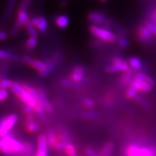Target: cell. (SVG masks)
Instances as JSON below:
<instances>
[{
    "label": "cell",
    "mask_w": 156,
    "mask_h": 156,
    "mask_svg": "<svg viewBox=\"0 0 156 156\" xmlns=\"http://www.w3.org/2000/svg\"><path fill=\"white\" fill-rule=\"evenodd\" d=\"M29 144H25L17 140L12 132L0 138V152L5 155H17L30 151Z\"/></svg>",
    "instance_id": "1"
},
{
    "label": "cell",
    "mask_w": 156,
    "mask_h": 156,
    "mask_svg": "<svg viewBox=\"0 0 156 156\" xmlns=\"http://www.w3.org/2000/svg\"><path fill=\"white\" fill-rule=\"evenodd\" d=\"M10 89L12 91V93L17 97H18L20 100L24 103L25 106L31 107L34 110L36 108V101H34V99L33 98V97L31 96L30 93H28V91L24 88L23 85H20V84L16 83V82H13Z\"/></svg>",
    "instance_id": "2"
},
{
    "label": "cell",
    "mask_w": 156,
    "mask_h": 156,
    "mask_svg": "<svg viewBox=\"0 0 156 156\" xmlns=\"http://www.w3.org/2000/svg\"><path fill=\"white\" fill-rule=\"evenodd\" d=\"M17 120L18 116L15 114L7 115L0 119V138H2L10 133Z\"/></svg>",
    "instance_id": "3"
},
{
    "label": "cell",
    "mask_w": 156,
    "mask_h": 156,
    "mask_svg": "<svg viewBox=\"0 0 156 156\" xmlns=\"http://www.w3.org/2000/svg\"><path fill=\"white\" fill-rule=\"evenodd\" d=\"M90 30L93 36L104 41L113 43L117 40L116 35L106 28L93 25L90 27Z\"/></svg>",
    "instance_id": "4"
},
{
    "label": "cell",
    "mask_w": 156,
    "mask_h": 156,
    "mask_svg": "<svg viewBox=\"0 0 156 156\" xmlns=\"http://www.w3.org/2000/svg\"><path fill=\"white\" fill-rule=\"evenodd\" d=\"M153 151L150 148H142L136 145H131L128 147L127 156H154Z\"/></svg>",
    "instance_id": "5"
},
{
    "label": "cell",
    "mask_w": 156,
    "mask_h": 156,
    "mask_svg": "<svg viewBox=\"0 0 156 156\" xmlns=\"http://www.w3.org/2000/svg\"><path fill=\"white\" fill-rule=\"evenodd\" d=\"M113 64H114L107 67V71L108 73H114L123 71L126 72V70L129 69V64H127V62H124V60L121 59V58H115Z\"/></svg>",
    "instance_id": "6"
},
{
    "label": "cell",
    "mask_w": 156,
    "mask_h": 156,
    "mask_svg": "<svg viewBox=\"0 0 156 156\" xmlns=\"http://www.w3.org/2000/svg\"><path fill=\"white\" fill-rule=\"evenodd\" d=\"M85 73V67H83V66H76L69 75V79L76 83L80 84V83L85 80V76H84Z\"/></svg>",
    "instance_id": "7"
},
{
    "label": "cell",
    "mask_w": 156,
    "mask_h": 156,
    "mask_svg": "<svg viewBox=\"0 0 156 156\" xmlns=\"http://www.w3.org/2000/svg\"><path fill=\"white\" fill-rule=\"evenodd\" d=\"M48 147L46 135L41 134L38 139V150L36 156H48Z\"/></svg>",
    "instance_id": "8"
},
{
    "label": "cell",
    "mask_w": 156,
    "mask_h": 156,
    "mask_svg": "<svg viewBox=\"0 0 156 156\" xmlns=\"http://www.w3.org/2000/svg\"><path fill=\"white\" fill-rule=\"evenodd\" d=\"M30 22L33 26L38 29L41 32L44 33L47 30L48 28V22L44 17H34L32 19L30 20Z\"/></svg>",
    "instance_id": "9"
},
{
    "label": "cell",
    "mask_w": 156,
    "mask_h": 156,
    "mask_svg": "<svg viewBox=\"0 0 156 156\" xmlns=\"http://www.w3.org/2000/svg\"><path fill=\"white\" fill-rule=\"evenodd\" d=\"M22 61L24 63L28 64L29 66H30L31 67H33L34 69H36L37 71H38L39 73L42 72L44 69L45 67H46V64L45 62L40 61V60L34 59L29 56H24L22 57Z\"/></svg>",
    "instance_id": "10"
},
{
    "label": "cell",
    "mask_w": 156,
    "mask_h": 156,
    "mask_svg": "<svg viewBox=\"0 0 156 156\" xmlns=\"http://www.w3.org/2000/svg\"><path fill=\"white\" fill-rule=\"evenodd\" d=\"M88 20L91 23H94L95 25L103 24V23L106 24L108 21H109L106 15L101 12H92L89 13Z\"/></svg>",
    "instance_id": "11"
},
{
    "label": "cell",
    "mask_w": 156,
    "mask_h": 156,
    "mask_svg": "<svg viewBox=\"0 0 156 156\" xmlns=\"http://www.w3.org/2000/svg\"><path fill=\"white\" fill-rule=\"evenodd\" d=\"M37 90H38L40 103L41 104L43 108H44V112L48 113V114L52 113V112H53V107H52L51 104L49 101H48L47 97H46V93H45L44 91H43L42 90L38 89Z\"/></svg>",
    "instance_id": "12"
},
{
    "label": "cell",
    "mask_w": 156,
    "mask_h": 156,
    "mask_svg": "<svg viewBox=\"0 0 156 156\" xmlns=\"http://www.w3.org/2000/svg\"><path fill=\"white\" fill-rule=\"evenodd\" d=\"M132 86H133L136 90L140 91H144V92H149V91L152 90L153 89V86L150 85L149 84L145 83L136 79H132Z\"/></svg>",
    "instance_id": "13"
},
{
    "label": "cell",
    "mask_w": 156,
    "mask_h": 156,
    "mask_svg": "<svg viewBox=\"0 0 156 156\" xmlns=\"http://www.w3.org/2000/svg\"><path fill=\"white\" fill-rule=\"evenodd\" d=\"M28 20H30L28 17V15L27 13V12H23V11H18L17 12V20L16 23H15V25L20 28L21 27L23 26L25 23L28 22Z\"/></svg>",
    "instance_id": "14"
},
{
    "label": "cell",
    "mask_w": 156,
    "mask_h": 156,
    "mask_svg": "<svg viewBox=\"0 0 156 156\" xmlns=\"http://www.w3.org/2000/svg\"><path fill=\"white\" fill-rule=\"evenodd\" d=\"M45 64H46V67H45L44 69L42 72H41V73H39V75H40L41 77H43L49 75L52 73V71L54 69L56 66L55 62L53 59H48Z\"/></svg>",
    "instance_id": "15"
},
{
    "label": "cell",
    "mask_w": 156,
    "mask_h": 156,
    "mask_svg": "<svg viewBox=\"0 0 156 156\" xmlns=\"http://www.w3.org/2000/svg\"><path fill=\"white\" fill-rule=\"evenodd\" d=\"M55 23L58 28H66L69 25V18L67 15H58L56 17Z\"/></svg>",
    "instance_id": "16"
},
{
    "label": "cell",
    "mask_w": 156,
    "mask_h": 156,
    "mask_svg": "<svg viewBox=\"0 0 156 156\" xmlns=\"http://www.w3.org/2000/svg\"><path fill=\"white\" fill-rule=\"evenodd\" d=\"M0 59L8 60V61H17L19 59L18 56L11 53L8 51L0 48Z\"/></svg>",
    "instance_id": "17"
},
{
    "label": "cell",
    "mask_w": 156,
    "mask_h": 156,
    "mask_svg": "<svg viewBox=\"0 0 156 156\" xmlns=\"http://www.w3.org/2000/svg\"><path fill=\"white\" fill-rule=\"evenodd\" d=\"M140 39L141 41H150L153 40V34L145 27H142L140 30Z\"/></svg>",
    "instance_id": "18"
},
{
    "label": "cell",
    "mask_w": 156,
    "mask_h": 156,
    "mask_svg": "<svg viewBox=\"0 0 156 156\" xmlns=\"http://www.w3.org/2000/svg\"><path fill=\"white\" fill-rule=\"evenodd\" d=\"M134 79H136V80H140V81H142V82H145V83L149 84L150 85H151V86H154L155 84V82L153 78L148 77L147 75H146L145 73H140L138 74H136V75L134 76Z\"/></svg>",
    "instance_id": "19"
},
{
    "label": "cell",
    "mask_w": 156,
    "mask_h": 156,
    "mask_svg": "<svg viewBox=\"0 0 156 156\" xmlns=\"http://www.w3.org/2000/svg\"><path fill=\"white\" fill-rule=\"evenodd\" d=\"M61 84L64 86L69 87V88L73 89H77V90H80L83 88L82 85L79 83H76L75 82L70 80L69 79H66V78H64V79L61 80Z\"/></svg>",
    "instance_id": "20"
},
{
    "label": "cell",
    "mask_w": 156,
    "mask_h": 156,
    "mask_svg": "<svg viewBox=\"0 0 156 156\" xmlns=\"http://www.w3.org/2000/svg\"><path fill=\"white\" fill-rule=\"evenodd\" d=\"M46 138H47L48 145L50 147L54 148L56 144L57 143L58 135H56L53 131H49L46 134Z\"/></svg>",
    "instance_id": "21"
},
{
    "label": "cell",
    "mask_w": 156,
    "mask_h": 156,
    "mask_svg": "<svg viewBox=\"0 0 156 156\" xmlns=\"http://www.w3.org/2000/svg\"><path fill=\"white\" fill-rule=\"evenodd\" d=\"M129 65H130V67L132 69L137 70L141 69L142 67V63L139 58L132 57L129 60Z\"/></svg>",
    "instance_id": "22"
},
{
    "label": "cell",
    "mask_w": 156,
    "mask_h": 156,
    "mask_svg": "<svg viewBox=\"0 0 156 156\" xmlns=\"http://www.w3.org/2000/svg\"><path fill=\"white\" fill-rule=\"evenodd\" d=\"M37 44H38V39L35 37H30L27 39L25 42V48L28 51H33L36 47Z\"/></svg>",
    "instance_id": "23"
},
{
    "label": "cell",
    "mask_w": 156,
    "mask_h": 156,
    "mask_svg": "<svg viewBox=\"0 0 156 156\" xmlns=\"http://www.w3.org/2000/svg\"><path fill=\"white\" fill-rule=\"evenodd\" d=\"M24 26L30 37H35V38L38 37V31H37L36 28L34 26L31 25L30 20H28V22L25 23Z\"/></svg>",
    "instance_id": "24"
},
{
    "label": "cell",
    "mask_w": 156,
    "mask_h": 156,
    "mask_svg": "<svg viewBox=\"0 0 156 156\" xmlns=\"http://www.w3.org/2000/svg\"><path fill=\"white\" fill-rule=\"evenodd\" d=\"M25 129H26L27 132L33 133V132H36L38 131L39 126L35 121H33V122H26Z\"/></svg>",
    "instance_id": "25"
},
{
    "label": "cell",
    "mask_w": 156,
    "mask_h": 156,
    "mask_svg": "<svg viewBox=\"0 0 156 156\" xmlns=\"http://www.w3.org/2000/svg\"><path fill=\"white\" fill-rule=\"evenodd\" d=\"M13 82L11 80L7 79V78H2L0 79V89L2 90H8L11 88Z\"/></svg>",
    "instance_id": "26"
},
{
    "label": "cell",
    "mask_w": 156,
    "mask_h": 156,
    "mask_svg": "<svg viewBox=\"0 0 156 156\" xmlns=\"http://www.w3.org/2000/svg\"><path fill=\"white\" fill-rule=\"evenodd\" d=\"M64 151H65V153L68 156H77L75 146L73 143H71V142H69L67 144Z\"/></svg>",
    "instance_id": "27"
},
{
    "label": "cell",
    "mask_w": 156,
    "mask_h": 156,
    "mask_svg": "<svg viewBox=\"0 0 156 156\" xmlns=\"http://www.w3.org/2000/svg\"><path fill=\"white\" fill-rule=\"evenodd\" d=\"M134 99L136 101V102L139 103L142 106H143L144 108H147V109H151V104H150V103H148L147 101L145 100V99H144L143 98H142L141 96H140V95H136V96L134 97Z\"/></svg>",
    "instance_id": "28"
},
{
    "label": "cell",
    "mask_w": 156,
    "mask_h": 156,
    "mask_svg": "<svg viewBox=\"0 0 156 156\" xmlns=\"http://www.w3.org/2000/svg\"><path fill=\"white\" fill-rule=\"evenodd\" d=\"M82 116L86 119H95L98 118V114L95 112H85L82 114Z\"/></svg>",
    "instance_id": "29"
},
{
    "label": "cell",
    "mask_w": 156,
    "mask_h": 156,
    "mask_svg": "<svg viewBox=\"0 0 156 156\" xmlns=\"http://www.w3.org/2000/svg\"><path fill=\"white\" fill-rule=\"evenodd\" d=\"M132 71L130 69L126 70L124 73V75H123L122 79V83L124 84V85H126V84L129 83V81L132 80Z\"/></svg>",
    "instance_id": "30"
},
{
    "label": "cell",
    "mask_w": 156,
    "mask_h": 156,
    "mask_svg": "<svg viewBox=\"0 0 156 156\" xmlns=\"http://www.w3.org/2000/svg\"><path fill=\"white\" fill-rule=\"evenodd\" d=\"M15 4H16V2H15V1L9 2L8 5H7V7H6L5 14H4V16H3L4 18H6V17H7L9 14H10V12L12 11L13 8L15 7Z\"/></svg>",
    "instance_id": "31"
},
{
    "label": "cell",
    "mask_w": 156,
    "mask_h": 156,
    "mask_svg": "<svg viewBox=\"0 0 156 156\" xmlns=\"http://www.w3.org/2000/svg\"><path fill=\"white\" fill-rule=\"evenodd\" d=\"M114 150V145L112 143H108L105 146L102 151V156H108Z\"/></svg>",
    "instance_id": "32"
},
{
    "label": "cell",
    "mask_w": 156,
    "mask_h": 156,
    "mask_svg": "<svg viewBox=\"0 0 156 156\" xmlns=\"http://www.w3.org/2000/svg\"><path fill=\"white\" fill-rule=\"evenodd\" d=\"M31 2H32L28 1V0H24V1H23L22 2L20 3V5L18 11L27 12L28 9L29 8V7H30Z\"/></svg>",
    "instance_id": "33"
},
{
    "label": "cell",
    "mask_w": 156,
    "mask_h": 156,
    "mask_svg": "<svg viewBox=\"0 0 156 156\" xmlns=\"http://www.w3.org/2000/svg\"><path fill=\"white\" fill-rule=\"evenodd\" d=\"M138 91L134 88L133 86H130L127 90V92H126V96H127L129 98H134V97L137 95Z\"/></svg>",
    "instance_id": "34"
},
{
    "label": "cell",
    "mask_w": 156,
    "mask_h": 156,
    "mask_svg": "<svg viewBox=\"0 0 156 156\" xmlns=\"http://www.w3.org/2000/svg\"><path fill=\"white\" fill-rule=\"evenodd\" d=\"M9 96V93L7 90L0 89V103H3L7 99Z\"/></svg>",
    "instance_id": "35"
},
{
    "label": "cell",
    "mask_w": 156,
    "mask_h": 156,
    "mask_svg": "<svg viewBox=\"0 0 156 156\" xmlns=\"http://www.w3.org/2000/svg\"><path fill=\"white\" fill-rule=\"evenodd\" d=\"M83 103L85 106L88 107V108H93V107H94L95 106L94 101L90 98H84L83 101Z\"/></svg>",
    "instance_id": "36"
},
{
    "label": "cell",
    "mask_w": 156,
    "mask_h": 156,
    "mask_svg": "<svg viewBox=\"0 0 156 156\" xmlns=\"http://www.w3.org/2000/svg\"><path fill=\"white\" fill-rule=\"evenodd\" d=\"M118 42H119V46L124 48L127 47L129 45V41L128 39H126V38H124V37H122V38L119 39Z\"/></svg>",
    "instance_id": "37"
},
{
    "label": "cell",
    "mask_w": 156,
    "mask_h": 156,
    "mask_svg": "<svg viewBox=\"0 0 156 156\" xmlns=\"http://www.w3.org/2000/svg\"><path fill=\"white\" fill-rule=\"evenodd\" d=\"M85 153H86L88 156H98V154L93 148L90 147H87L86 149H85Z\"/></svg>",
    "instance_id": "38"
},
{
    "label": "cell",
    "mask_w": 156,
    "mask_h": 156,
    "mask_svg": "<svg viewBox=\"0 0 156 156\" xmlns=\"http://www.w3.org/2000/svg\"><path fill=\"white\" fill-rule=\"evenodd\" d=\"M146 28L152 33V34H154L156 36V25H153L152 23H148L146 25Z\"/></svg>",
    "instance_id": "39"
},
{
    "label": "cell",
    "mask_w": 156,
    "mask_h": 156,
    "mask_svg": "<svg viewBox=\"0 0 156 156\" xmlns=\"http://www.w3.org/2000/svg\"><path fill=\"white\" fill-rule=\"evenodd\" d=\"M34 112V110L31 107H29L28 106H25L24 107V112L25 114L28 116V115H30V114H32L33 112Z\"/></svg>",
    "instance_id": "40"
},
{
    "label": "cell",
    "mask_w": 156,
    "mask_h": 156,
    "mask_svg": "<svg viewBox=\"0 0 156 156\" xmlns=\"http://www.w3.org/2000/svg\"><path fill=\"white\" fill-rule=\"evenodd\" d=\"M7 38V34L4 30H0V41H4Z\"/></svg>",
    "instance_id": "41"
},
{
    "label": "cell",
    "mask_w": 156,
    "mask_h": 156,
    "mask_svg": "<svg viewBox=\"0 0 156 156\" xmlns=\"http://www.w3.org/2000/svg\"><path fill=\"white\" fill-rule=\"evenodd\" d=\"M20 30V28H18V27L16 26V25H15L14 27H13V28L11 30V36H16V35L17 34V33H18V31Z\"/></svg>",
    "instance_id": "42"
},
{
    "label": "cell",
    "mask_w": 156,
    "mask_h": 156,
    "mask_svg": "<svg viewBox=\"0 0 156 156\" xmlns=\"http://www.w3.org/2000/svg\"><path fill=\"white\" fill-rule=\"evenodd\" d=\"M114 25L115 28H116V30H118L119 32L120 33V34H125V33H124V31L123 30L122 28H121V25H120L119 24H118V23H116V22H115V23H114Z\"/></svg>",
    "instance_id": "43"
},
{
    "label": "cell",
    "mask_w": 156,
    "mask_h": 156,
    "mask_svg": "<svg viewBox=\"0 0 156 156\" xmlns=\"http://www.w3.org/2000/svg\"><path fill=\"white\" fill-rule=\"evenodd\" d=\"M155 23H156V15H155Z\"/></svg>",
    "instance_id": "44"
},
{
    "label": "cell",
    "mask_w": 156,
    "mask_h": 156,
    "mask_svg": "<svg viewBox=\"0 0 156 156\" xmlns=\"http://www.w3.org/2000/svg\"><path fill=\"white\" fill-rule=\"evenodd\" d=\"M154 156H155V155H154Z\"/></svg>",
    "instance_id": "45"
}]
</instances>
